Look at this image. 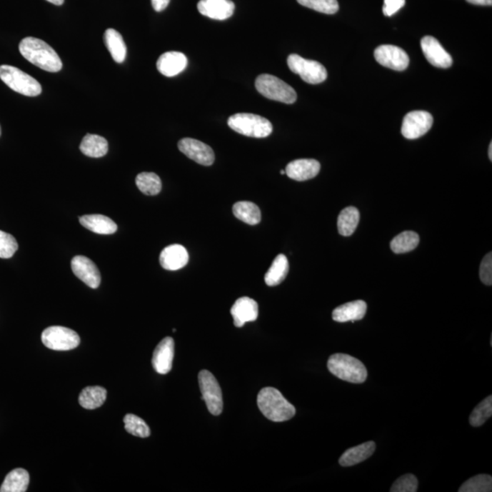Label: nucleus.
<instances>
[{"label":"nucleus","mask_w":492,"mask_h":492,"mask_svg":"<svg viewBox=\"0 0 492 492\" xmlns=\"http://www.w3.org/2000/svg\"><path fill=\"white\" fill-rule=\"evenodd\" d=\"M104 42L112 59L117 64H122L126 59L127 48L121 33L114 29H108L104 33Z\"/></svg>","instance_id":"nucleus-24"},{"label":"nucleus","mask_w":492,"mask_h":492,"mask_svg":"<svg viewBox=\"0 0 492 492\" xmlns=\"http://www.w3.org/2000/svg\"><path fill=\"white\" fill-rule=\"evenodd\" d=\"M80 223L86 229L99 234H112L118 229L117 224L114 221L101 214L81 216Z\"/></svg>","instance_id":"nucleus-23"},{"label":"nucleus","mask_w":492,"mask_h":492,"mask_svg":"<svg viewBox=\"0 0 492 492\" xmlns=\"http://www.w3.org/2000/svg\"><path fill=\"white\" fill-rule=\"evenodd\" d=\"M136 186L146 196H157L161 191L160 177L154 173H141L137 175Z\"/></svg>","instance_id":"nucleus-32"},{"label":"nucleus","mask_w":492,"mask_h":492,"mask_svg":"<svg viewBox=\"0 0 492 492\" xmlns=\"http://www.w3.org/2000/svg\"><path fill=\"white\" fill-rule=\"evenodd\" d=\"M125 429L128 433L139 438H148L151 435V429L143 418L134 414H127L124 417Z\"/></svg>","instance_id":"nucleus-35"},{"label":"nucleus","mask_w":492,"mask_h":492,"mask_svg":"<svg viewBox=\"0 0 492 492\" xmlns=\"http://www.w3.org/2000/svg\"><path fill=\"white\" fill-rule=\"evenodd\" d=\"M257 404L263 416L272 421H289L296 415V408L275 388H263L257 397Z\"/></svg>","instance_id":"nucleus-2"},{"label":"nucleus","mask_w":492,"mask_h":492,"mask_svg":"<svg viewBox=\"0 0 492 492\" xmlns=\"http://www.w3.org/2000/svg\"><path fill=\"white\" fill-rule=\"evenodd\" d=\"M287 65L290 71L298 74L303 81L309 84H319L328 78V71L318 61L303 59L297 54L289 55Z\"/></svg>","instance_id":"nucleus-7"},{"label":"nucleus","mask_w":492,"mask_h":492,"mask_svg":"<svg viewBox=\"0 0 492 492\" xmlns=\"http://www.w3.org/2000/svg\"><path fill=\"white\" fill-rule=\"evenodd\" d=\"M106 398L107 391L102 386H87L81 392L79 402L82 408L95 409L101 407Z\"/></svg>","instance_id":"nucleus-27"},{"label":"nucleus","mask_w":492,"mask_h":492,"mask_svg":"<svg viewBox=\"0 0 492 492\" xmlns=\"http://www.w3.org/2000/svg\"><path fill=\"white\" fill-rule=\"evenodd\" d=\"M71 268L74 275L91 288H98L101 285V273L97 266L88 257L77 256L71 260Z\"/></svg>","instance_id":"nucleus-13"},{"label":"nucleus","mask_w":492,"mask_h":492,"mask_svg":"<svg viewBox=\"0 0 492 492\" xmlns=\"http://www.w3.org/2000/svg\"><path fill=\"white\" fill-rule=\"evenodd\" d=\"M280 174H282V175L286 174V171L281 170V171H280Z\"/></svg>","instance_id":"nucleus-45"},{"label":"nucleus","mask_w":492,"mask_h":492,"mask_svg":"<svg viewBox=\"0 0 492 492\" xmlns=\"http://www.w3.org/2000/svg\"><path fill=\"white\" fill-rule=\"evenodd\" d=\"M406 0H384L383 13L386 16L395 15L405 6Z\"/></svg>","instance_id":"nucleus-40"},{"label":"nucleus","mask_w":492,"mask_h":492,"mask_svg":"<svg viewBox=\"0 0 492 492\" xmlns=\"http://www.w3.org/2000/svg\"><path fill=\"white\" fill-rule=\"evenodd\" d=\"M492 478L490 475L480 474L465 481L458 488L460 492H491Z\"/></svg>","instance_id":"nucleus-33"},{"label":"nucleus","mask_w":492,"mask_h":492,"mask_svg":"<svg viewBox=\"0 0 492 492\" xmlns=\"http://www.w3.org/2000/svg\"><path fill=\"white\" fill-rule=\"evenodd\" d=\"M188 59L181 52H165L157 61V69L165 77H174L186 69Z\"/></svg>","instance_id":"nucleus-20"},{"label":"nucleus","mask_w":492,"mask_h":492,"mask_svg":"<svg viewBox=\"0 0 492 492\" xmlns=\"http://www.w3.org/2000/svg\"><path fill=\"white\" fill-rule=\"evenodd\" d=\"M418 244L419 236L417 233L405 231L393 239L391 248L395 253H405L417 248Z\"/></svg>","instance_id":"nucleus-31"},{"label":"nucleus","mask_w":492,"mask_h":492,"mask_svg":"<svg viewBox=\"0 0 492 492\" xmlns=\"http://www.w3.org/2000/svg\"><path fill=\"white\" fill-rule=\"evenodd\" d=\"M488 158L492 161V143H491L490 147H488Z\"/></svg>","instance_id":"nucleus-44"},{"label":"nucleus","mask_w":492,"mask_h":492,"mask_svg":"<svg viewBox=\"0 0 492 492\" xmlns=\"http://www.w3.org/2000/svg\"><path fill=\"white\" fill-rule=\"evenodd\" d=\"M480 278L486 286L492 285V254L491 252L485 256L481 263Z\"/></svg>","instance_id":"nucleus-39"},{"label":"nucleus","mask_w":492,"mask_h":492,"mask_svg":"<svg viewBox=\"0 0 492 492\" xmlns=\"http://www.w3.org/2000/svg\"><path fill=\"white\" fill-rule=\"evenodd\" d=\"M289 271L288 260L283 254H279L273 260L272 266L266 273L265 281L268 286H276L280 285L286 279Z\"/></svg>","instance_id":"nucleus-28"},{"label":"nucleus","mask_w":492,"mask_h":492,"mask_svg":"<svg viewBox=\"0 0 492 492\" xmlns=\"http://www.w3.org/2000/svg\"><path fill=\"white\" fill-rule=\"evenodd\" d=\"M418 478L413 474L403 475L394 482L391 492H416L418 491Z\"/></svg>","instance_id":"nucleus-38"},{"label":"nucleus","mask_w":492,"mask_h":492,"mask_svg":"<svg viewBox=\"0 0 492 492\" xmlns=\"http://www.w3.org/2000/svg\"><path fill=\"white\" fill-rule=\"evenodd\" d=\"M18 249L19 244L15 237L0 231V258H11Z\"/></svg>","instance_id":"nucleus-37"},{"label":"nucleus","mask_w":492,"mask_h":492,"mask_svg":"<svg viewBox=\"0 0 492 492\" xmlns=\"http://www.w3.org/2000/svg\"><path fill=\"white\" fill-rule=\"evenodd\" d=\"M366 313V303L363 300L344 303L336 307L332 313V318L336 322H355L364 318Z\"/></svg>","instance_id":"nucleus-21"},{"label":"nucleus","mask_w":492,"mask_h":492,"mask_svg":"<svg viewBox=\"0 0 492 492\" xmlns=\"http://www.w3.org/2000/svg\"><path fill=\"white\" fill-rule=\"evenodd\" d=\"M29 483V472L24 468H15L6 475L0 488L1 492H25Z\"/></svg>","instance_id":"nucleus-26"},{"label":"nucleus","mask_w":492,"mask_h":492,"mask_svg":"<svg viewBox=\"0 0 492 492\" xmlns=\"http://www.w3.org/2000/svg\"><path fill=\"white\" fill-rule=\"evenodd\" d=\"M376 451V443L374 441L366 442L356 447L349 448L339 458V464L342 467H352L356 464L368 460L371 458Z\"/></svg>","instance_id":"nucleus-22"},{"label":"nucleus","mask_w":492,"mask_h":492,"mask_svg":"<svg viewBox=\"0 0 492 492\" xmlns=\"http://www.w3.org/2000/svg\"><path fill=\"white\" fill-rule=\"evenodd\" d=\"M234 216L250 226H256L261 222V211L256 204L251 201H237L233 207Z\"/></svg>","instance_id":"nucleus-29"},{"label":"nucleus","mask_w":492,"mask_h":492,"mask_svg":"<svg viewBox=\"0 0 492 492\" xmlns=\"http://www.w3.org/2000/svg\"><path fill=\"white\" fill-rule=\"evenodd\" d=\"M198 378L201 399L206 403L208 411L214 416H219L224 408L223 393L219 383L212 373L207 371H201Z\"/></svg>","instance_id":"nucleus-9"},{"label":"nucleus","mask_w":492,"mask_h":492,"mask_svg":"<svg viewBox=\"0 0 492 492\" xmlns=\"http://www.w3.org/2000/svg\"><path fill=\"white\" fill-rule=\"evenodd\" d=\"M19 51L28 61L43 71L59 72L62 69V61L57 52L41 39L28 37L19 44Z\"/></svg>","instance_id":"nucleus-1"},{"label":"nucleus","mask_w":492,"mask_h":492,"mask_svg":"<svg viewBox=\"0 0 492 492\" xmlns=\"http://www.w3.org/2000/svg\"><path fill=\"white\" fill-rule=\"evenodd\" d=\"M360 214L355 207H346L340 213L338 220V232L343 236H350L354 234L358 226Z\"/></svg>","instance_id":"nucleus-30"},{"label":"nucleus","mask_w":492,"mask_h":492,"mask_svg":"<svg viewBox=\"0 0 492 492\" xmlns=\"http://www.w3.org/2000/svg\"><path fill=\"white\" fill-rule=\"evenodd\" d=\"M189 262V253L181 244H171L161 251V266L165 270L176 271L183 268Z\"/></svg>","instance_id":"nucleus-19"},{"label":"nucleus","mask_w":492,"mask_h":492,"mask_svg":"<svg viewBox=\"0 0 492 492\" xmlns=\"http://www.w3.org/2000/svg\"><path fill=\"white\" fill-rule=\"evenodd\" d=\"M228 126L247 137L266 138L273 131L267 119L252 114H236L228 119Z\"/></svg>","instance_id":"nucleus-4"},{"label":"nucleus","mask_w":492,"mask_h":492,"mask_svg":"<svg viewBox=\"0 0 492 492\" xmlns=\"http://www.w3.org/2000/svg\"><path fill=\"white\" fill-rule=\"evenodd\" d=\"M256 88L260 94L269 100L293 104L297 99L296 92L291 86L276 76L262 74L257 77Z\"/></svg>","instance_id":"nucleus-6"},{"label":"nucleus","mask_w":492,"mask_h":492,"mask_svg":"<svg viewBox=\"0 0 492 492\" xmlns=\"http://www.w3.org/2000/svg\"><path fill=\"white\" fill-rule=\"evenodd\" d=\"M201 15L216 21H226L233 16L236 6L231 0H200L197 5Z\"/></svg>","instance_id":"nucleus-16"},{"label":"nucleus","mask_w":492,"mask_h":492,"mask_svg":"<svg viewBox=\"0 0 492 492\" xmlns=\"http://www.w3.org/2000/svg\"><path fill=\"white\" fill-rule=\"evenodd\" d=\"M231 315L236 328H242L247 322L256 321L258 318V305L250 297H241L231 308Z\"/></svg>","instance_id":"nucleus-17"},{"label":"nucleus","mask_w":492,"mask_h":492,"mask_svg":"<svg viewBox=\"0 0 492 492\" xmlns=\"http://www.w3.org/2000/svg\"><path fill=\"white\" fill-rule=\"evenodd\" d=\"M468 3L478 6H491L492 0H467Z\"/></svg>","instance_id":"nucleus-42"},{"label":"nucleus","mask_w":492,"mask_h":492,"mask_svg":"<svg viewBox=\"0 0 492 492\" xmlns=\"http://www.w3.org/2000/svg\"><path fill=\"white\" fill-rule=\"evenodd\" d=\"M376 61L384 67L394 71H405L409 65V57L401 48L393 45H382L376 49Z\"/></svg>","instance_id":"nucleus-11"},{"label":"nucleus","mask_w":492,"mask_h":492,"mask_svg":"<svg viewBox=\"0 0 492 492\" xmlns=\"http://www.w3.org/2000/svg\"><path fill=\"white\" fill-rule=\"evenodd\" d=\"M328 368L336 378L355 384H361L368 378V371L359 359L346 354L330 356Z\"/></svg>","instance_id":"nucleus-3"},{"label":"nucleus","mask_w":492,"mask_h":492,"mask_svg":"<svg viewBox=\"0 0 492 492\" xmlns=\"http://www.w3.org/2000/svg\"><path fill=\"white\" fill-rule=\"evenodd\" d=\"M47 1L56 6H61L64 3V0H47Z\"/></svg>","instance_id":"nucleus-43"},{"label":"nucleus","mask_w":492,"mask_h":492,"mask_svg":"<svg viewBox=\"0 0 492 492\" xmlns=\"http://www.w3.org/2000/svg\"><path fill=\"white\" fill-rule=\"evenodd\" d=\"M170 1L171 0H151V5H153L155 11L161 12L167 8Z\"/></svg>","instance_id":"nucleus-41"},{"label":"nucleus","mask_w":492,"mask_h":492,"mask_svg":"<svg viewBox=\"0 0 492 492\" xmlns=\"http://www.w3.org/2000/svg\"><path fill=\"white\" fill-rule=\"evenodd\" d=\"M300 5L323 14H336L338 11V0H296Z\"/></svg>","instance_id":"nucleus-36"},{"label":"nucleus","mask_w":492,"mask_h":492,"mask_svg":"<svg viewBox=\"0 0 492 492\" xmlns=\"http://www.w3.org/2000/svg\"><path fill=\"white\" fill-rule=\"evenodd\" d=\"M178 148L184 154L197 164L210 166L214 163V153L213 149L200 141L194 139L184 138L178 143Z\"/></svg>","instance_id":"nucleus-12"},{"label":"nucleus","mask_w":492,"mask_h":492,"mask_svg":"<svg viewBox=\"0 0 492 492\" xmlns=\"http://www.w3.org/2000/svg\"><path fill=\"white\" fill-rule=\"evenodd\" d=\"M421 49L426 59L431 65L441 69L450 68L453 61L437 39L426 36L421 39Z\"/></svg>","instance_id":"nucleus-14"},{"label":"nucleus","mask_w":492,"mask_h":492,"mask_svg":"<svg viewBox=\"0 0 492 492\" xmlns=\"http://www.w3.org/2000/svg\"><path fill=\"white\" fill-rule=\"evenodd\" d=\"M492 415V397L488 396V398L482 401L480 404L474 408L470 416V423L472 427H481L488 418H491Z\"/></svg>","instance_id":"nucleus-34"},{"label":"nucleus","mask_w":492,"mask_h":492,"mask_svg":"<svg viewBox=\"0 0 492 492\" xmlns=\"http://www.w3.org/2000/svg\"><path fill=\"white\" fill-rule=\"evenodd\" d=\"M80 150L88 157H104L108 154V141L106 139L100 136V135L87 134L82 139Z\"/></svg>","instance_id":"nucleus-25"},{"label":"nucleus","mask_w":492,"mask_h":492,"mask_svg":"<svg viewBox=\"0 0 492 492\" xmlns=\"http://www.w3.org/2000/svg\"><path fill=\"white\" fill-rule=\"evenodd\" d=\"M0 135H1V127H0Z\"/></svg>","instance_id":"nucleus-46"},{"label":"nucleus","mask_w":492,"mask_h":492,"mask_svg":"<svg viewBox=\"0 0 492 492\" xmlns=\"http://www.w3.org/2000/svg\"><path fill=\"white\" fill-rule=\"evenodd\" d=\"M174 356V340L170 336L161 340L154 350L153 360L154 368L159 374H168L173 368Z\"/></svg>","instance_id":"nucleus-15"},{"label":"nucleus","mask_w":492,"mask_h":492,"mask_svg":"<svg viewBox=\"0 0 492 492\" xmlns=\"http://www.w3.org/2000/svg\"><path fill=\"white\" fill-rule=\"evenodd\" d=\"M43 344L56 351H68L77 348L81 343L80 336L74 330L64 326H49L41 335Z\"/></svg>","instance_id":"nucleus-8"},{"label":"nucleus","mask_w":492,"mask_h":492,"mask_svg":"<svg viewBox=\"0 0 492 492\" xmlns=\"http://www.w3.org/2000/svg\"><path fill=\"white\" fill-rule=\"evenodd\" d=\"M0 80L12 91L29 97L41 94L42 88L36 79L13 66H0Z\"/></svg>","instance_id":"nucleus-5"},{"label":"nucleus","mask_w":492,"mask_h":492,"mask_svg":"<svg viewBox=\"0 0 492 492\" xmlns=\"http://www.w3.org/2000/svg\"><path fill=\"white\" fill-rule=\"evenodd\" d=\"M321 165L313 159H299L287 164L286 174L290 179L303 181L315 178L319 174Z\"/></svg>","instance_id":"nucleus-18"},{"label":"nucleus","mask_w":492,"mask_h":492,"mask_svg":"<svg viewBox=\"0 0 492 492\" xmlns=\"http://www.w3.org/2000/svg\"><path fill=\"white\" fill-rule=\"evenodd\" d=\"M433 124V117L423 111L409 112L403 120L401 134L408 140L421 138L431 130Z\"/></svg>","instance_id":"nucleus-10"}]
</instances>
